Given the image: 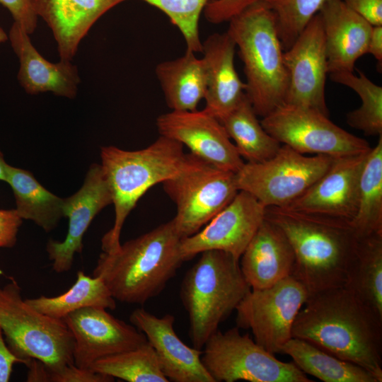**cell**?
I'll list each match as a JSON object with an SVG mask.
<instances>
[{
	"instance_id": "cell-43",
	"label": "cell",
	"mask_w": 382,
	"mask_h": 382,
	"mask_svg": "<svg viewBox=\"0 0 382 382\" xmlns=\"http://www.w3.org/2000/svg\"><path fill=\"white\" fill-rule=\"evenodd\" d=\"M26 366L28 367L27 381L49 382V368L44 363L35 359H30Z\"/></svg>"
},
{
	"instance_id": "cell-41",
	"label": "cell",
	"mask_w": 382,
	"mask_h": 382,
	"mask_svg": "<svg viewBox=\"0 0 382 382\" xmlns=\"http://www.w3.org/2000/svg\"><path fill=\"white\" fill-rule=\"evenodd\" d=\"M3 335L0 327V382H8L10 380L13 365L25 364V361L17 357L6 345Z\"/></svg>"
},
{
	"instance_id": "cell-38",
	"label": "cell",
	"mask_w": 382,
	"mask_h": 382,
	"mask_svg": "<svg viewBox=\"0 0 382 382\" xmlns=\"http://www.w3.org/2000/svg\"><path fill=\"white\" fill-rule=\"evenodd\" d=\"M49 382H110L114 378L91 369L69 364L59 369L51 371L49 369Z\"/></svg>"
},
{
	"instance_id": "cell-42",
	"label": "cell",
	"mask_w": 382,
	"mask_h": 382,
	"mask_svg": "<svg viewBox=\"0 0 382 382\" xmlns=\"http://www.w3.org/2000/svg\"><path fill=\"white\" fill-rule=\"evenodd\" d=\"M366 54H371L377 61L378 70L382 67V25H373L371 31Z\"/></svg>"
},
{
	"instance_id": "cell-7",
	"label": "cell",
	"mask_w": 382,
	"mask_h": 382,
	"mask_svg": "<svg viewBox=\"0 0 382 382\" xmlns=\"http://www.w3.org/2000/svg\"><path fill=\"white\" fill-rule=\"evenodd\" d=\"M0 327L10 349L28 363H44L51 371L74 364V337L63 319L30 306L13 279L0 288Z\"/></svg>"
},
{
	"instance_id": "cell-1",
	"label": "cell",
	"mask_w": 382,
	"mask_h": 382,
	"mask_svg": "<svg viewBox=\"0 0 382 382\" xmlns=\"http://www.w3.org/2000/svg\"><path fill=\"white\" fill-rule=\"evenodd\" d=\"M292 327L299 338L382 381V318L346 286L309 295Z\"/></svg>"
},
{
	"instance_id": "cell-9",
	"label": "cell",
	"mask_w": 382,
	"mask_h": 382,
	"mask_svg": "<svg viewBox=\"0 0 382 382\" xmlns=\"http://www.w3.org/2000/svg\"><path fill=\"white\" fill-rule=\"evenodd\" d=\"M333 159L325 155L306 156L282 144L266 161L244 163L236 173V185L266 207H284L320 178Z\"/></svg>"
},
{
	"instance_id": "cell-33",
	"label": "cell",
	"mask_w": 382,
	"mask_h": 382,
	"mask_svg": "<svg viewBox=\"0 0 382 382\" xmlns=\"http://www.w3.org/2000/svg\"><path fill=\"white\" fill-rule=\"evenodd\" d=\"M90 369L128 382H168L148 342L95 361Z\"/></svg>"
},
{
	"instance_id": "cell-28",
	"label": "cell",
	"mask_w": 382,
	"mask_h": 382,
	"mask_svg": "<svg viewBox=\"0 0 382 382\" xmlns=\"http://www.w3.org/2000/svg\"><path fill=\"white\" fill-rule=\"evenodd\" d=\"M345 286L382 318V233L359 237Z\"/></svg>"
},
{
	"instance_id": "cell-23",
	"label": "cell",
	"mask_w": 382,
	"mask_h": 382,
	"mask_svg": "<svg viewBox=\"0 0 382 382\" xmlns=\"http://www.w3.org/2000/svg\"><path fill=\"white\" fill-rule=\"evenodd\" d=\"M236 48L227 31L213 33L202 42L207 74L204 110L218 120L233 109L245 96V84L234 64Z\"/></svg>"
},
{
	"instance_id": "cell-45",
	"label": "cell",
	"mask_w": 382,
	"mask_h": 382,
	"mask_svg": "<svg viewBox=\"0 0 382 382\" xmlns=\"http://www.w3.org/2000/svg\"><path fill=\"white\" fill-rule=\"evenodd\" d=\"M8 39V35L0 26V44L5 42Z\"/></svg>"
},
{
	"instance_id": "cell-44",
	"label": "cell",
	"mask_w": 382,
	"mask_h": 382,
	"mask_svg": "<svg viewBox=\"0 0 382 382\" xmlns=\"http://www.w3.org/2000/svg\"><path fill=\"white\" fill-rule=\"evenodd\" d=\"M9 164L5 159L3 153L0 151V180L6 182Z\"/></svg>"
},
{
	"instance_id": "cell-35",
	"label": "cell",
	"mask_w": 382,
	"mask_h": 382,
	"mask_svg": "<svg viewBox=\"0 0 382 382\" xmlns=\"http://www.w3.org/2000/svg\"><path fill=\"white\" fill-rule=\"evenodd\" d=\"M164 13L182 33L187 50L202 52L200 15L210 0H141Z\"/></svg>"
},
{
	"instance_id": "cell-6",
	"label": "cell",
	"mask_w": 382,
	"mask_h": 382,
	"mask_svg": "<svg viewBox=\"0 0 382 382\" xmlns=\"http://www.w3.org/2000/svg\"><path fill=\"white\" fill-rule=\"evenodd\" d=\"M200 254L185 274L180 291L188 314L189 336L197 349L203 348L251 289L242 274L239 260L231 254L219 250Z\"/></svg>"
},
{
	"instance_id": "cell-22",
	"label": "cell",
	"mask_w": 382,
	"mask_h": 382,
	"mask_svg": "<svg viewBox=\"0 0 382 382\" xmlns=\"http://www.w3.org/2000/svg\"><path fill=\"white\" fill-rule=\"evenodd\" d=\"M240 260L248 284L260 289L291 275L295 255L284 232L265 218Z\"/></svg>"
},
{
	"instance_id": "cell-2",
	"label": "cell",
	"mask_w": 382,
	"mask_h": 382,
	"mask_svg": "<svg viewBox=\"0 0 382 382\" xmlns=\"http://www.w3.org/2000/svg\"><path fill=\"white\" fill-rule=\"evenodd\" d=\"M265 218L288 238L295 255L291 275L309 295L345 286L359 237L352 221L268 207Z\"/></svg>"
},
{
	"instance_id": "cell-26",
	"label": "cell",
	"mask_w": 382,
	"mask_h": 382,
	"mask_svg": "<svg viewBox=\"0 0 382 382\" xmlns=\"http://www.w3.org/2000/svg\"><path fill=\"white\" fill-rule=\"evenodd\" d=\"M6 183L12 189L16 210L23 219L31 220L50 232L64 216V198L45 189L28 170L9 165Z\"/></svg>"
},
{
	"instance_id": "cell-25",
	"label": "cell",
	"mask_w": 382,
	"mask_h": 382,
	"mask_svg": "<svg viewBox=\"0 0 382 382\" xmlns=\"http://www.w3.org/2000/svg\"><path fill=\"white\" fill-rule=\"evenodd\" d=\"M187 50L184 54L158 64L155 73L163 92L166 104L175 111L197 110L204 99L207 74L202 58Z\"/></svg>"
},
{
	"instance_id": "cell-21",
	"label": "cell",
	"mask_w": 382,
	"mask_h": 382,
	"mask_svg": "<svg viewBox=\"0 0 382 382\" xmlns=\"http://www.w3.org/2000/svg\"><path fill=\"white\" fill-rule=\"evenodd\" d=\"M21 27L13 23L8 33L11 47L19 60L18 79L28 94L52 92L73 98L80 83L77 67L69 60L52 63L44 58Z\"/></svg>"
},
{
	"instance_id": "cell-11",
	"label": "cell",
	"mask_w": 382,
	"mask_h": 382,
	"mask_svg": "<svg viewBox=\"0 0 382 382\" xmlns=\"http://www.w3.org/2000/svg\"><path fill=\"white\" fill-rule=\"evenodd\" d=\"M318 110L284 103L260 120L265 130L297 152L332 158L363 154L369 144Z\"/></svg>"
},
{
	"instance_id": "cell-34",
	"label": "cell",
	"mask_w": 382,
	"mask_h": 382,
	"mask_svg": "<svg viewBox=\"0 0 382 382\" xmlns=\"http://www.w3.org/2000/svg\"><path fill=\"white\" fill-rule=\"evenodd\" d=\"M326 0H265L274 13L284 50H287L306 25L319 13Z\"/></svg>"
},
{
	"instance_id": "cell-39",
	"label": "cell",
	"mask_w": 382,
	"mask_h": 382,
	"mask_svg": "<svg viewBox=\"0 0 382 382\" xmlns=\"http://www.w3.org/2000/svg\"><path fill=\"white\" fill-rule=\"evenodd\" d=\"M23 219L16 209H0V249L13 247Z\"/></svg>"
},
{
	"instance_id": "cell-30",
	"label": "cell",
	"mask_w": 382,
	"mask_h": 382,
	"mask_svg": "<svg viewBox=\"0 0 382 382\" xmlns=\"http://www.w3.org/2000/svg\"><path fill=\"white\" fill-rule=\"evenodd\" d=\"M25 301L42 313L60 319L83 308H116L115 299L103 280L99 277L87 276L83 271L78 272L76 282L66 292L53 297L27 299Z\"/></svg>"
},
{
	"instance_id": "cell-17",
	"label": "cell",
	"mask_w": 382,
	"mask_h": 382,
	"mask_svg": "<svg viewBox=\"0 0 382 382\" xmlns=\"http://www.w3.org/2000/svg\"><path fill=\"white\" fill-rule=\"evenodd\" d=\"M368 152L334 158L327 171L284 207L352 221L357 212L359 177Z\"/></svg>"
},
{
	"instance_id": "cell-14",
	"label": "cell",
	"mask_w": 382,
	"mask_h": 382,
	"mask_svg": "<svg viewBox=\"0 0 382 382\" xmlns=\"http://www.w3.org/2000/svg\"><path fill=\"white\" fill-rule=\"evenodd\" d=\"M265 207L248 192L239 190L233 200L196 233L182 238L184 261L209 250H219L240 260L265 216Z\"/></svg>"
},
{
	"instance_id": "cell-36",
	"label": "cell",
	"mask_w": 382,
	"mask_h": 382,
	"mask_svg": "<svg viewBox=\"0 0 382 382\" xmlns=\"http://www.w3.org/2000/svg\"><path fill=\"white\" fill-rule=\"evenodd\" d=\"M265 0H210L204 8V15L212 23L228 22L247 8Z\"/></svg>"
},
{
	"instance_id": "cell-5",
	"label": "cell",
	"mask_w": 382,
	"mask_h": 382,
	"mask_svg": "<svg viewBox=\"0 0 382 382\" xmlns=\"http://www.w3.org/2000/svg\"><path fill=\"white\" fill-rule=\"evenodd\" d=\"M226 30L238 49L245 76V94L263 117L284 103L288 74L276 18L265 1L247 8L229 21Z\"/></svg>"
},
{
	"instance_id": "cell-27",
	"label": "cell",
	"mask_w": 382,
	"mask_h": 382,
	"mask_svg": "<svg viewBox=\"0 0 382 382\" xmlns=\"http://www.w3.org/2000/svg\"><path fill=\"white\" fill-rule=\"evenodd\" d=\"M257 116L245 94L233 109L219 120L247 163L272 158L282 145L265 130Z\"/></svg>"
},
{
	"instance_id": "cell-20",
	"label": "cell",
	"mask_w": 382,
	"mask_h": 382,
	"mask_svg": "<svg viewBox=\"0 0 382 382\" xmlns=\"http://www.w3.org/2000/svg\"><path fill=\"white\" fill-rule=\"evenodd\" d=\"M320 16L328 74L354 72L356 62L366 54L372 25L343 0H326Z\"/></svg>"
},
{
	"instance_id": "cell-12",
	"label": "cell",
	"mask_w": 382,
	"mask_h": 382,
	"mask_svg": "<svg viewBox=\"0 0 382 382\" xmlns=\"http://www.w3.org/2000/svg\"><path fill=\"white\" fill-rule=\"evenodd\" d=\"M309 296L306 287L290 275L260 289H250L237 307L238 328L250 329L255 341L269 352H282L292 337L295 318Z\"/></svg>"
},
{
	"instance_id": "cell-19",
	"label": "cell",
	"mask_w": 382,
	"mask_h": 382,
	"mask_svg": "<svg viewBox=\"0 0 382 382\" xmlns=\"http://www.w3.org/2000/svg\"><path fill=\"white\" fill-rule=\"evenodd\" d=\"M129 320L146 336L168 381L214 382L202 362V349L187 346L177 335L173 315L157 317L138 308Z\"/></svg>"
},
{
	"instance_id": "cell-8",
	"label": "cell",
	"mask_w": 382,
	"mask_h": 382,
	"mask_svg": "<svg viewBox=\"0 0 382 382\" xmlns=\"http://www.w3.org/2000/svg\"><path fill=\"white\" fill-rule=\"evenodd\" d=\"M202 362L214 382H311L294 362L277 359L238 328L219 330L205 342Z\"/></svg>"
},
{
	"instance_id": "cell-18",
	"label": "cell",
	"mask_w": 382,
	"mask_h": 382,
	"mask_svg": "<svg viewBox=\"0 0 382 382\" xmlns=\"http://www.w3.org/2000/svg\"><path fill=\"white\" fill-rule=\"evenodd\" d=\"M112 204V197L102 167L92 164L81 187L64 198V216L69 219L68 232L63 241L50 240L46 250L57 273L68 272L72 267L75 253L83 250V238L95 216Z\"/></svg>"
},
{
	"instance_id": "cell-40",
	"label": "cell",
	"mask_w": 382,
	"mask_h": 382,
	"mask_svg": "<svg viewBox=\"0 0 382 382\" xmlns=\"http://www.w3.org/2000/svg\"><path fill=\"white\" fill-rule=\"evenodd\" d=\"M372 25H382V0H343Z\"/></svg>"
},
{
	"instance_id": "cell-29",
	"label": "cell",
	"mask_w": 382,
	"mask_h": 382,
	"mask_svg": "<svg viewBox=\"0 0 382 382\" xmlns=\"http://www.w3.org/2000/svg\"><path fill=\"white\" fill-rule=\"evenodd\" d=\"M282 352L290 356L303 373L325 382H378L365 369L299 338L291 337Z\"/></svg>"
},
{
	"instance_id": "cell-16",
	"label": "cell",
	"mask_w": 382,
	"mask_h": 382,
	"mask_svg": "<svg viewBox=\"0 0 382 382\" xmlns=\"http://www.w3.org/2000/svg\"><path fill=\"white\" fill-rule=\"evenodd\" d=\"M156 127L160 135L186 146L216 168L237 173L244 164L220 121L204 109L172 110L157 117Z\"/></svg>"
},
{
	"instance_id": "cell-13",
	"label": "cell",
	"mask_w": 382,
	"mask_h": 382,
	"mask_svg": "<svg viewBox=\"0 0 382 382\" xmlns=\"http://www.w3.org/2000/svg\"><path fill=\"white\" fill-rule=\"evenodd\" d=\"M283 58L289 79L284 103L313 109L329 116L325 96L328 68L319 13L284 51Z\"/></svg>"
},
{
	"instance_id": "cell-10",
	"label": "cell",
	"mask_w": 382,
	"mask_h": 382,
	"mask_svg": "<svg viewBox=\"0 0 382 382\" xmlns=\"http://www.w3.org/2000/svg\"><path fill=\"white\" fill-rule=\"evenodd\" d=\"M162 184L176 205L172 222L181 238L198 232L239 191L236 173L219 169L200 158Z\"/></svg>"
},
{
	"instance_id": "cell-3",
	"label": "cell",
	"mask_w": 382,
	"mask_h": 382,
	"mask_svg": "<svg viewBox=\"0 0 382 382\" xmlns=\"http://www.w3.org/2000/svg\"><path fill=\"white\" fill-rule=\"evenodd\" d=\"M181 239L170 220L101 253L93 275L103 280L115 300L144 304L165 289L184 262Z\"/></svg>"
},
{
	"instance_id": "cell-4",
	"label": "cell",
	"mask_w": 382,
	"mask_h": 382,
	"mask_svg": "<svg viewBox=\"0 0 382 382\" xmlns=\"http://www.w3.org/2000/svg\"><path fill=\"white\" fill-rule=\"evenodd\" d=\"M100 157L115 207L114 224L101 241L105 253L120 247L127 217L149 188L175 177L199 159L191 153L185 154L182 144L161 135L146 148L137 151L102 146Z\"/></svg>"
},
{
	"instance_id": "cell-31",
	"label": "cell",
	"mask_w": 382,
	"mask_h": 382,
	"mask_svg": "<svg viewBox=\"0 0 382 382\" xmlns=\"http://www.w3.org/2000/svg\"><path fill=\"white\" fill-rule=\"evenodd\" d=\"M352 223L359 237L382 233V135L362 167L357 212Z\"/></svg>"
},
{
	"instance_id": "cell-37",
	"label": "cell",
	"mask_w": 382,
	"mask_h": 382,
	"mask_svg": "<svg viewBox=\"0 0 382 382\" xmlns=\"http://www.w3.org/2000/svg\"><path fill=\"white\" fill-rule=\"evenodd\" d=\"M0 4L6 8L14 22L28 34H32L37 25L38 15L34 0H0Z\"/></svg>"
},
{
	"instance_id": "cell-24",
	"label": "cell",
	"mask_w": 382,
	"mask_h": 382,
	"mask_svg": "<svg viewBox=\"0 0 382 382\" xmlns=\"http://www.w3.org/2000/svg\"><path fill=\"white\" fill-rule=\"evenodd\" d=\"M127 0H34L36 12L51 29L60 59L71 61L93 24Z\"/></svg>"
},
{
	"instance_id": "cell-32",
	"label": "cell",
	"mask_w": 382,
	"mask_h": 382,
	"mask_svg": "<svg viewBox=\"0 0 382 382\" xmlns=\"http://www.w3.org/2000/svg\"><path fill=\"white\" fill-rule=\"evenodd\" d=\"M332 81L353 90L361 101L359 108L346 115L347 124L368 136L382 135V87L374 83L361 71L330 74Z\"/></svg>"
},
{
	"instance_id": "cell-15",
	"label": "cell",
	"mask_w": 382,
	"mask_h": 382,
	"mask_svg": "<svg viewBox=\"0 0 382 382\" xmlns=\"http://www.w3.org/2000/svg\"><path fill=\"white\" fill-rule=\"evenodd\" d=\"M74 337V364L90 369L97 360L147 342L143 332L102 307H86L63 318Z\"/></svg>"
}]
</instances>
